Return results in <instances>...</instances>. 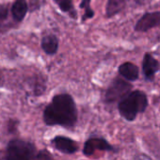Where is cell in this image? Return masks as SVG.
<instances>
[{"label": "cell", "instance_id": "cell-4", "mask_svg": "<svg viewBox=\"0 0 160 160\" xmlns=\"http://www.w3.org/2000/svg\"><path fill=\"white\" fill-rule=\"evenodd\" d=\"M130 89L131 85L127 82L122 79H116L106 92V100L108 102H114L118 99H122L129 94Z\"/></svg>", "mask_w": 160, "mask_h": 160}, {"label": "cell", "instance_id": "cell-9", "mask_svg": "<svg viewBox=\"0 0 160 160\" xmlns=\"http://www.w3.org/2000/svg\"><path fill=\"white\" fill-rule=\"evenodd\" d=\"M28 10L26 0H15L12 6V15L16 22H22L27 15Z\"/></svg>", "mask_w": 160, "mask_h": 160}, {"label": "cell", "instance_id": "cell-14", "mask_svg": "<svg viewBox=\"0 0 160 160\" xmlns=\"http://www.w3.org/2000/svg\"><path fill=\"white\" fill-rule=\"evenodd\" d=\"M34 160H54V159L47 150H42L35 155Z\"/></svg>", "mask_w": 160, "mask_h": 160}, {"label": "cell", "instance_id": "cell-7", "mask_svg": "<svg viewBox=\"0 0 160 160\" xmlns=\"http://www.w3.org/2000/svg\"><path fill=\"white\" fill-rule=\"evenodd\" d=\"M52 142L58 151L65 153H73L78 150V146L73 140L63 136L56 137Z\"/></svg>", "mask_w": 160, "mask_h": 160}, {"label": "cell", "instance_id": "cell-8", "mask_svg": "<svg viewBox=\"0 0 160 160\" xmlns=\"http://www.w3.org/2000/svg\"><path fill=\"white\" fill-rule=\"evenodd\" d=\"M159 70L158 61L150 54H146L143 58V72L147 79L152 80L154 73Z\"/></svg>", "mask_w": 160, "mask_h": 160}, {"label": "cell", "instance_id": "cell-13", "mask_svg": "<svg viewBox=\"0 0 160 160\" xmlns=\"http://www.w3.org/2000/svg\"><path fill=\"white\" fill-rule=\"evenodd\" d=\"M58 6V8L65 12H72V0H54Z\"/></svg>", "mask_w": 160, "mask_h": 160}, {"label": "cell", "instance_id": "cell-18", "mask_svg": "<svg viewBox=\"0 0 160 160\" xmlns=\"http://www.w3.org/2000/svg\"><path fill=\"white\" fill-rule=\"evenodd\" d=\"M0 81H1V75H0Z\"/></svg>", "mask_w": 160, "mask_h": 160}, {"label": "cell", "instance_id": "cell-1", "mask_svg": "<svg viewBox=\"0 0 160 160\" xmlns=\"http://www.w3.org/2000/svg\"><path fill=\"white\" fill-rule=\"evenodd\" d=\"M77 120L74 102L69 94L54 96L43 112V121L47 125L72 126Z\"/></svg>", "mask_w": 160, "mask_h": 160}, {"label": "cell", "instance_id": "cell-6", "mask_svg": "<svg viewBox=\"0 0 160 160\" xmlns=\"http://www.w3.org/2000/svg\"><path fill=\"white\" fill-rule=\"evenodd\" d=\"M96 150L102 151H112L113 147L105 139L103 138H91L89 139L84 146L83 152L86 155H91Z\"/></svg>", "mask_w": 160, "mask_h": 160}, {"label": "cell", "instance_id": "cell-3", "mask_svg": "<svg viewBox=\"0 0 160 160\" xmlns=\"http://www.w3.org/2000/svg\"><path fill=\"white\" fill-rule=\"evenodd\" d=\"M36 147L23 139H12L6 149V160H33Z\"/></svg>", "mask_w": 160, "mask_h": 160}, {"label": "cell", "instance_id": "cell-10", "mask_svg": "<svg viewBox=\"0 0 160 160\" xmlns=\"http://www.w3.org/2000/svg\"><path fill=\"white\" fill-rule=\"evenodd\" d=\"M119 72L130 81L137 80L138 77V68L131 62L122 64L119 68Z\"/></svg>", "mask_w": 160, "mask_h": 160}, {"label": "cell", "instance_id": "cell-2", "mask_svg": "<svg viewBox=\"0 0 160 160\" xmlns=\"http://www.w3.org/2000/svg\"><path fill=\"white\" fill-rule=\"evenodd\" d=\"M147 104L148 101L145 93L140 91L132 92L121 100L119 111L127 121H134L138 112L145 111Z\"/></svg>", "mask_w": 160, "mask_h": 160}, {"label": "cell", "instance_id": "cell-17", "mask_svg": "<svg viewBox=\"0 0 160 160\" xmlns=\"http://www.w3.org/2000/svg\"><path fill=\"white\" fill-rule=\"evenodd\" d=\"M138 160H152V159H150L148 156H146V155H140L138 158Z\"/></svg>", "mask_w": 160, "mask_h": 160}, {"label": "cell", "instance_id": "cell-16", "mask_svg": "<svg viewBox=\"0 0 160 160\" xmlns=\"http://www.w3.org/2000/svg\"><path fill=\"white\" fill-rule=\"evenodd\" d=\"M90 2H91V0H82L80 7H81V8H85V10L90 9Z\"/></svg>", "mask_w": 160, "mask_h": 160}, {"label": "cell", "instance_id": "cell-15", "mask_svg": "<svg viewBox=\"0 0 160 160\" xmlns=\"http://www.w3.org/2000/svg\"><path fill=\"white\" fill-rule=\"evenodd\" d=\"M8 17V7L0 5V21H4Z\"/></svg>", "mask_w": 160, "mask_h": 160}, {"label": "cell", "instance_id": "cell-12", "mask_svg": "<svg viewBox=\"0 0 160 160\" xmlns=\"http://www.w3.org/2000/svg\"><path fill=\"white\" fill-rule=\"evenodd\" d=\"M128 0H108L107 6V14L108 16H112L115 13L119 12Z\"/></svg>", "mask_w": 160, "mask_h": 160}, {"label": "cell", "instance_id": "cell-5", "mask_svg": "<svg viewBox=\"0 0 160 160\" xmlns=\"http://www.w3.org/2000/svg\"><path fill=\"white\" fill-rule=\"evenodd\" d=\"M160 23V12H148L144 14L137 23L135 29L137 31H147L154 27H156Z\"/></svg>", "mask_w": 160, "mask_h": 160}, {"label": "cell", "instance_id": "cell-11", "mask_svg": "<svg viewBox=\"0 0 160 160\" xmlns=\"http://www.w3.org/2000/svg\"><path fill=\"white\" fill-rule=\"evenodd\" d=\"M42 48L48 55H54L58 48V40L55 35L44 36L42 40Z\"/></svg>", "mask_w": 160, "mask_h": 160}]
</instances>
